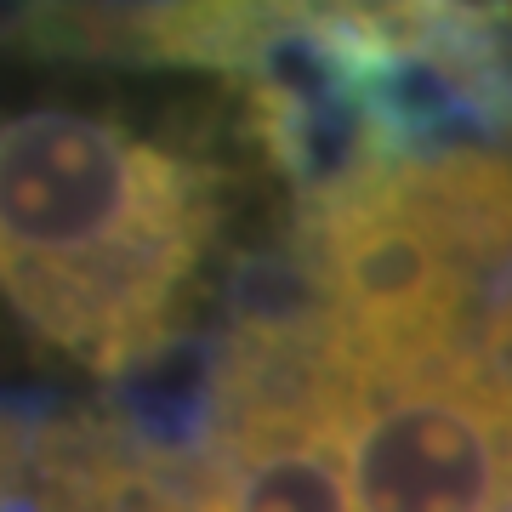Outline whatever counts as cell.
Returning <instances> with one entry per match:
<instances>
[{
    "label": "cell",
    "mask_w": 512,
    "mask_h": 512,
    "mask_svg": "<svg viewBox=\"0 0 512 512\" xmlns=\"http://www.w3.org/2000/svg\"><path fill=\"white\" fill-rule=\"evenodd\" d=\"M0 137V268L23 336L126 382L285 251L302 131L262 80L154 57L86 0H23Z\"/></svg>",
    "instance_id": "1"
},
{
    "label": "cell",
    "mask_w": 512,
    "mask_h": 512,
    "mask_svg": "<svg viewBox=\"0 0 512 512\" xmlns=\"http://www.w3.org/2000/svg\"><path fill=\"white\" fill-rule=\"evenodd\" d=\"M154 57L262 80L308 183L376 148H512V0H92Z\"/></svg>",
    "instance_id": "2"
}]
</instances>
